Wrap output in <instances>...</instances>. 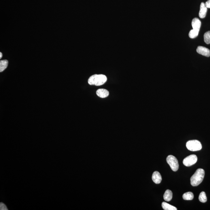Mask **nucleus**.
<instances>
[{"label":"nucleus","instance_id":"nucleus-1","mask_svg":"<svg viewBox=\"0 0 210 210\" xmlns=\"http://www.w3.org/2000/svg\"><path fill=\"white\" fill-rule=\"evenodd\" d=\"M205 171L202 169H198L192 176L190 179L191 185L196 186L199 185L204 179Z\"/></svg>","mask_w":210,"mask_h":210},{"label":"nucleus","instance_id":"nucleus-2","mask_svg":"<svg viewBox=\"0 0 210 210\" xmlns=\"http://www.w3.org/2000/svg\"><path fill=\"white\" fill-rule=\"evenodd\" d=\"M107 80V78L103 74H95L91 76L89 78L88 83L90 85L101 86L103 85Z\"/></svg>","mask_w":210,"mask_h":210},{"label":"nucleus","instance_id":"nucleus-3","mask_svg":"<svg viewBox=\"0 0 210 210\" xmlns=\"http://www.w3.org/2000/svg\"><path fill=\"white\" fill-rule=\"evenodd\" d=\"M186 146L188 149L192 152L200 150L202 148L200 142L196 140H191L187 142Z\"/></svg>","mask_w":210,"mask_h":210},{"label":"nucleus","instance_id":"nucleus-4","mask_svg":"<svg viewBox=\"0 0 210 210\" xmlns=\"http://www.w3.org/2000/svg\"><path fill=\"white\" fill-rule=\"evenodd\" d=\"M167 162L173 171L175 172L178 170L179 165L176 158L173 155H169L167 158Z\"/></svg>","mask_w":210,"mask_h":210},{"label":"nucleus","instance_id":"nucleus-5","mask_svg":"<svg viewBox=\"0 0 210 210\" xmlns=\"http://www.w3.org/2000/svg\"><path fill=\"white\" fill-rule=\"evenodd\" d=\"M197 161V157L196 156L192 154L184 158L183 161V163L186 166L190 167L196 163Z\"/></svg>","mask_w":210,"mask_h":210},{"label":"nucleus","instance_id":"nucleus-6","mask_svg":"<svg viewBox=\"0 0 210 210\" xmlns=\"http://www.w3.org/2000/svg\"><path fill=\"white\" fill-rule=\"evenodd\" d=\"M192 25L193 30L194 32L199 34L200 28L201 27V22L198 18H194L192 20Z\"/></svg>","mask_w":210,"mask_h":210},{"label":"nucleus","instance_id":"nucleus-7","mask_svg":"<svg viewBox=\"0 0 210 210\" xmlns=\"http://www.w3.org/2000/svg\"><path fill=\"white\" fill-rule=\"evenodd\" d=\"M196 52L197 53L203 56L209 57L210 56V50L209 49L206 48L205 47L199 46L196 49Z\"/></svg>","mask_w":210,"mask_h":210},{"label":"nucleus","instance_id":"nucleus-8","mask_svg":"<svg viewBox=\"0 0 210 210\" xmlns=\"http://www.w3.org/2000/svg\"><path fill=\"white\" fill-rule=\"evenodd\" d=\"M207 8L206 7L205 3H202L200 5V10L199 13V16L201 18H204L205 17L207 12Z\"/></svg>","mask_w":210,"mask_h":210},{"label":"nucleus","instance_id":"nucleus-9","mask_svg":"<svg viewBox=\"0 0 210 210\" xmlns=\"http://www.w3.org/2000/svg\"><path fill=\"white\" fill-rule=\"evenodd\" d=\"M152 179L153 181L156 184H160L162 180L161 174L158 171H155L153 173Z\"/></svg>","mask_w":210,"mask_h":210},{"label":"nucleus","instance_id":"nucleus-10","mask_svg":"<svg viewBox=\"0 0 210 210\" xmlns=\"http://www.w3.org/2000/svg\"><path fill=\"white\" fill-rule=\"evenodd\" d=\"M97 95L99 97L104 98L109 96V92L107 90L104 89H100L96 92Z\"/></svg>","mask_w":210,"mask_h":210},{"label":"nucleus","instance_id":"nucleus-11","mask_svg":"<svg viewBox=\"0 0 210 210\" xmlns=\"http://www.w3.org/2000/svg\"><path fill=\"white\" fill-rule=\"evenodd\" d=\"M172 198H173V193L172 191L169 190H167L163 195L164 199L167 202H169L172 200Z\"/></svg>","mask_w":210,"mask_h":210},{"label":"nucleus","instance_id":"nucleus-12","mask_svg":"<svg viewBox=\"0 0 210 210\" xmlns=\"http://www.w3.org/2000/svg\"><path fill=\"white\" fill-rule=\"evenodd\" d=\"M162 207L163 209L165 210H177V209L175 207L170 205L165 202H162Z\"/></svg>","mask_w":210,"mask_h":210},{"label":"nucleus","instance_id":"nucleus-13","mask_svg":"<svg viewBox=\"0 0 210 210\" xmlns=\"http://www.w3.org/2000/svg\"><path fill=\"white\" fill-rule=\"evenodd\" d=\"M8 62L7 60H2L0 61V72H2L5 70L8 66Z\"/></svg>","mask_w":210,"mask_h":210},{"label":"nucleus","instance_id":"nucleus-14","mask_svg":"<svg viewBox=\"0 0 210 210\" xmlns=\"http://www.w3.org/2000/svg\"><path fill=\"white\" fill-rule=\"evenodd\" d=\"M183 198L184 200H192L194 198V195L192 192H186L183 194Z\"/></svg>","mask_w":210,"mask_h":210},{"label":"nucleus","instance_id":"nucleus-15","mask_svg":"<svg viewBox=\"0 0 210 210\" xmlns=\"http://www.w3.org/2000/svg\"><path fill=\"white\" fill-rule=\"evenodd\" d=\"M198 198L200 202H202V203L206 202L207 201V198L206 197L205 192H201Z\"/></svg>","mask_w":210,"mask_h":210},{"label":"nucleus","instance_id":"nucleus-16","mask_svg":"<svg viewBox=\"0 0 210 210\" xmlns=\"http://www.w3.org/2000/svg\"><path fill=\"white\" fill-rule=\"evenodd\" d=\"M204 41L207 44H210V31H208L204 34Z\"/></svg>","mask_w":210,"mask_h":210},{"label":"nucleus","instance_id":"nucleus-17","mask_svg":"<svg viewBox=\"0 0 210 210\" xmlns=\"http://www.w3.org/2000/svg\"><path fill=\"white\" fill-rule=\"evenodd\" d=\"M198 33H196L193 31V30H191L189 33V36L191 39H194L197 37L198 35Z\"/></svg>","mask_w":210,"mask_h":210},{"label":"nucleus","instance_id":"nucleus-18","mask_svg":"<svg viewBox=\"0 0 210 210\" xmlns=\"http://www.w3.org/2000/svg\"><path fill=\"white\" fill-rule=\"evenodd\" d=\"M0 208L1 210H7V208L5 206V204H3V203H1V206H0Z\"/></svg>","mask_w":210,"mask_h":210},{"label":"nucleus","instance_id":"nucleus-19","mask_svg":"<svg viewBox=\"0 0 210 210\" xmlns=\"http://www.w3.org/2000/svg\"><path fill=\"white\" fill-rule=\"evenodd\" d=\"M205 5H206V7L210 8V0H208L205 3Z\"/></svg>","mask_w":210,"mask_h":210},{"label":"nucleus","instance_id":"nucleus-20","mask_svg":"<svg viewBox=\"0 0 210 210\" xmlns=\"http://www.w3.org/2000/svg\"><path fill=\"white\" fill-rule=\"evenodd\" d=\"M2 56H3V54H2L1 52V53H0V58H2Z\"/></svg>","mask_w":210,"mask_h":210}]
</instances>
